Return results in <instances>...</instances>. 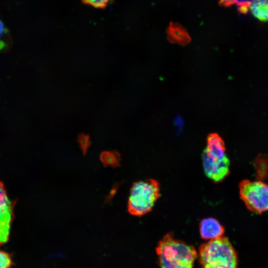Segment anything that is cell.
<instances>
[{
    "label": "cell",
    "instance_id": "1",
    "mask_svg": "<svg viewBox=\"0 0 268 268\" xmlns=\"http://www.w3.org/2000/svg\"><path fill=\"white\" fill-rule=\"evenodd\" d=\"M160 268H193L197 252L192 245L174 238L168 233L156 248Z\"/></svg>",
    "mask_w": 268,
    "mask_h": 268
},
{
    "label": "cell",
    "instance_id": "2",
    "mask_svg": "<svg viewBox=\"0 0 268 268\" xmlns=\"http://www.w3.org/2000/svg\"><path fill=\"white\" fill-rule=\"evenodd\" d=\"M202 268H237V253L229 240L223 236L202 244L199 250Z\"/></svg>",
    "mask_w": 268,
    "mask_h": 268
},
{
    "label": "cell",
    "instance_id": "3",
    "mask_svg": "<svg viewBox=\"0 0 268 268\" xmlns=\"http://www.w3.org/2000/svg\"><path fill=\"white\" fill-rule=\"evenodd\" d=\"M160 196V184L157 180L148 179L134 182L130 189L128 210L133 215H143L152 209Z\"/></svg>",
    "mask_w": 268,
    "mask_h": 268
},
{
    "label": "cell",
    "instance_id": "4",
    "mask_svg": "<svg viewBox=\"0 0 268 268\" xmlns=\"http://www.w3.org/2000/svg\"><path fill=\"white\" fill-rule=\"evenodd\" d=\"M239 194L247 208L261 214L268 211V185L262 181L244 180L239 186Z\"/></svg>",
    "mask_w": 268,
    "mask_h": 268
},
{
    "label": "cell",
    "instance_id": "5",
    "mask_svg": "<svg viewBox=\"0 0 268 268\" xmlns=\"http://www.w3.org/2000/svg\"><path fill=\"white\" fill-rule=\"evenodd\" d=\"M202 160L205 174L215 183L222 182L230 174V161L227 155L222 157H215L204 150Z\"/></svg>",
    "mask_w": 268,
    "mask_h": 268
},
{
    "label": "cell",
    "instance_id": "6",
    "mask_svg": "<svg viewBox=\"0 0 268 268\" xmlns=\"http://www.w3.org/2000/svg\"><path fill=\"white\" fill-rule=\"evenodd\" d=\"M13 207L14 203L9 199L3 184L0 182V244L8 240Z\"/></svg>",
    "mask_w": 268,
    "mask_h": 268
},
{
    "label": "cell",
    "instance_id": "7",
    "mask_svg": "<svg viewBox=\"0 0 268 268\" xmlns=\"http://www.w3.org/2000/svg\"><path fill=\"white\" fill-rule=\"evenodd\" d=\"M200 232L203 239L210 240L223 236L224 228L215 218L207 217L201 221Z\"/></svg>",
    "mask_w": 268,
    "mask_h": 268
},
{
    "label": "cell",
    "instance_id": "8",
    "mask_svg": "<svg viewBox=\"0 0 268 268\" xmlns=\"http://www.w3.org/2000/svg\"><path fill=\"white\" fill-rule=\"evenodd\" d=\"M168 40L171 43L185 46L191 40L187 30L178 23L170 22L167 29Z\"/></svg>",
    "mask_w": 268,
    "mask_h": 268
},
{
    "label": "cell",
    "instance_id": "9",
    "mask_svg": "<svg viewBox=\"0 0 268 268\" xmlns=\"http://www.w3.org/2000/svg\"><path fill=\"white\" fill-rule=\"evenodd\" d=\"M209 154L218 157L226 155L225 143L222 138L216 133L209 134L206 138V146L204 149Z\"/></svg>",
    "mask_w": 268,
    "mask_h": 268
},
{
    "label": "cell",
    "instance_id": "10",
    "mask_svg": "<svg viewBox=\"0 0 268 268\" xmlns=\"http://www.w3.org/2000/svg\"><path fill=\"white\" fill-rule=\"evenodd\" d=\"M249 9L259 20L268 21V0H253L250 2Z\"/></svg>",
    "mask_w": 268,
    "mask_h": 268
},
{
    "label": "cell",
    "instance_id": "11",
    "mask_svg": "<svg viewBox=\"0 0 268 268\" xmlns=\"http://www.w3.org/2000/svg\"><path fill=\"white\" fill-rule=\"evenodd\" d=\"M99 158L105 167L111 166L113 168L118 167L121 161L120 154L115 150L103 151L100 153Z\"/></svg>",
    "mask_w": 268,
    "mask_h": 268
},
{
    "label": "cell",
    "instance_id": "12",
    "mask_svg": "<svg viewBox=\"0 0 268 268\" xmlns=\"http://www.w3.org/2000/svg\"><path fill=\"white\" fill-rule=\"evenodd\" d=\"M11 44V37L9 30L0 20V51L8 49Z\"/></svg>",
    "mask_w": 268,
    "mask_h": 268
},
{
    "label": "cell",
    "instance_id": "13",
    "mask_svg": "<svg viewBox=\"0 0 268 268\" xmlns=\"http://www.w3.org/2000/svg\"><path fill=\"white\" fill-rule=\"evenodd\" d=\"M77 142L83 154L85 155L91 143L89 136L85 134H80L77 137Z\"/></svg>",
    "mask_w": 268,
    "mask_h": 268
},
{
    "label": "cell",
    "instance_id": "14",
    "mask_svg": "<svg viewBox=\"0 0 268 268\" xmlns=\"http://www.w3.org/2000/svg\"><path fill=\"white\" fill-rule=\"evenodd\" d=\"M112 0H82V1L87 5L98 8H104Z\"/></svg>",
    "mask_w": 268,
    "mask_h": 268
},
{
    "label": "cell",
    "instance_id": "15",
    "mask_svg": "<svg viewBox=\"0 0 268 268\" xmlns=\"http://www.w3.org/2000/svg\"><path fill=\"white\" fill-rule=\"evenodd\" d=\"M250 2L247 1L238 3L239 11L242 14H246L249 11Z\"/></svg>",
    "mask_w": 268,
    "mask_h": 268
},
{
    "label": "cell",
    "instance_id": "16",
    "mask_svg": "<svg viewBox=\"0 0 268 268\" xmlns=\"http://www.w3.org/2000/svg\"><path fill=\"white\" fill-rule=\"evenodd\" d=\"M237 3V0H219V4L220 5L228 6L235 3Z\"/></svg>",
    "mask_w": 268,
    "mask_h": 268
}]
</instances>
